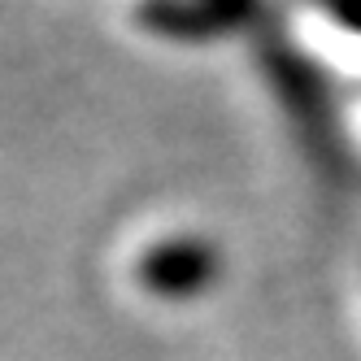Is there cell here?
<instances>
[{
    "mask_svg": "<svg viewBox=\"0 0 361 361\" xmlns=\"http://www.w3.org/2000/svg\"><path fill=\"white\" fill-rule=\"evenodd\" d=\"M300 5H309L314 13H322L331 27H340V31L361 39V0H300Z\"/></svg>",
    "mask_w": 361,
    "mask_h": 361,
    "instance_id": "cell-4",
    "label": "cell"
},
{
    "mask_svg": "<svg viewBox=\"0 0 361 361\" xmlns=\"http://www.w3.org/2000/svg\"><path fill=\"white\" fill-rule=\"evenodd\" d=\"M226 274V257L218 240L200 231H178L140 248L135 257V288L161 305H192L209 296Z\"/></svg>",
    "mask_w": 361,
    "mask_h": 361,
    "instance_id": "cell-2",
    "label": "cell"
},
{
    "mask_svg": "<svg viewBox=\"0 0 361 361\" xmlns=\"http://www.w3.org/2000/svg\"><path fill=\"white\" fill-rule=\"evenodd\" d=\"M257 66L270 79L274 100L288 114L305 157L326 178H344L353 170V157H348V140L340 126V100H335L318 61H309V53L288 39V31L266 22L257 31Z\"/></svg>",
    "mask_w": 361,
    "mask_h": 361,
    "instance_id": "cell-1",
    "label": "cell"
},
{
    "mask_svg": "<svg viewBox=\"0 0 361 361\" xmlns=\"http://www.w3.org/2000/svg\"><path fill=\"white\" fill-rule=\"evenodd\" d=\"M135 27L166 44H214L266 27V0H135Z\"/></svg>",
    "mask_w": 361,
    "mask_h": 361,
    "instance_id": "cell-3",
    "label": "cell"
}]
</instances>
